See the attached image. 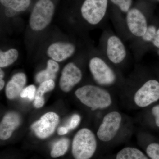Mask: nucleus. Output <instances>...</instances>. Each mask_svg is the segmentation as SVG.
Masks as SVG:
<instances>
[{
  "mask_svg": "<svg viewBox=\"0 0 159 159\" xmlns=\"http://www.w3.org/2000/svg\"><path fill=\"white\" fill-rule=\"evenodd\" d=\"M120 93L129 107L146 109L159 101V80L149 75L144 67L137 66L125 79Z\"/></svg>",
  "mask_w": 159,
  "mask_h": 159,
  "instance_id": "1",
  "label": "nucleus"
},
{
  "mask_svg": "<svg viewBox=\"0 0 159 159\" xmlns=\"http://www.w3.org/2000/svg\"><path fill=\"white\" fill-rule=\"evenodd\" d=\"M89 68L97 85L113 92L121 93L126 78L123 77L121 70L111 64L102 54L91 57L89 60Z\"/></svg>",
  "mask_w": 159,
  "mask_h": 159,
  "instance_id": "2",
  "label": "nucleus"
},
{
  "mask_svg": "<svg viewBox=\"0 0 159 159\" xmlns=\"http://www.w3.org/2000/svg\"><path fill=\"white\" fill-rule=\"evenodd\" d=\"M113 92L100 86L86 84L75 91L77 99L91 110L109 111L114 104Z\"/></svg>",
  "mask_w": 159,
  "mask_h": 159,
  "instance_id": "3",
  "label": "nucleus"
},
{
  "mask_svg": "<svg viewBox=\"0 0 159 159\" xmlns=\"http://www.w3.org/2000/svg\"><path fill=\"white\" fill-rule=\"evenodd\" d=\"M102 43V55L111 64L121 70L126 65L129 57L123 39L108 29L104 31Z\"/></svg>",
  "mask_w": 159,
  "mask_h": 159,
  "instance_id": "4",
  "label": "nucleus"
},
{
  "mask_svg": "<svg viewBox=\"0 0 159 159\" xmlns=\"http://www.w3.org/2000/svg\"><path fill=\"white\" fill-rule=\"evenodd\" d=\"M126 117L117 110H110L102 117L98 129V139L103 142H109L119 135L126 133L128 127Z\"/></svg>",
  "mask_w": 159,
  "mask_h": 159,
  "instance_id": "5",
  "label": "nucleus"
},
{
  "mask_svg": "<svg viewBox=\"0 0 159 159\" xmlns=\"http://www.w3.org/2000/svg\"><path fill=\"white\" fill-rule=\"evenodd\" d=\"M97 147V138L94 133L88 128L81 129L73 139L72 154L75 159H90Z\"/></svg>",
  "mask_w": 159,
  "mask_h": 159,
  "instance_id": "6",
  "label": "nucleus"
},
{
  "mask_svg": "<svg viewBox=\"0 0 159 159\" xmlns=\"http://www.w3.org/2000/svg\"><path fill=\"white\" fill-rule=\"evenodd\" d=\"M149 20L141 9L134 7L126 13L125 28L127 40L133 41L139 39L147 31Z\"/></svg>",
  "mask_w": 159,
  "mask_h": 159,
  "instance_id": "7",
  "label": "nucleus"
},
{
  "mask_svg": "<svg viewBox=\"0 0 159 159\" xmlns=\"http://www.w3.org/2000/svg\"><path fill=\"white\" fill-rule=\"evenodd\" d=\"M54 12V6L51 0H39L33 7L29 18L31 29L40 31L51 23Z\"/></svg>",
  "mask_w": 159,
  "mask_h": 159,
  "instance_id": "8",
  "label": "nucleus"
},
{
  "mask_svg": "<svg viewBox=\"0 0 159 159\" xmlns=\"http://www.w3.org/2000/svg\"><path fill=\"white\" fill-rule=\"evenodd\" d=\"M108 8V0H84L80 7V14L89 25H100L105 19Z\"/></svg>",
  "mask_w": 159,
  "mask_h": 159,
  "instance_id": "9",
  "label": "nucleus"
},
{
  "mask_svg": "<svg viewBox=\"0 0 159 159\" xmlns=\"http://www.w3.org/2000/svg\"><path fill=\"white\" fill-rule=\"evenodd\" d=\"M59 122V117L52 112L47 113L31 126V129L38 138L46 139L54 132Z\"/></svg>",
  "mask_w": 159,
  "mask_h": 159,
  "instance_id": "10",
  "label": "nucleus"
},
{
  "mask_svg": "<svg viewBox=\"0 0 159 159\" xmlns=\"http://www.w3.org/2000/svg\"><path fill=\"white\" fill-rule=\"evenodd\" d=\"M82 77V72L80 68L74 63H69L63 69L60 79V87L63 92H70L80 82Z\"/></svg>",
  "mask_w": 159,
  "mask_h": 159,
  "instance_id": "11",
  "label": "nucleus"
},
{
  "mask_svg": "<svg viewBox=\"0 0 159 159\" xmlns=\"http://www.w3.org/2000/svg\"><path fill=\"white\" fill-rule=\"evenodd\" d=\"M76 49L75 46L71 43L56 42L49 46L47 54L53 60L61 62L72 56Z\"/></svg>",
  "mask_w": 159,
  "mask_h": 159,
  "instance_id": "12",
  "label": "nucleus"
},
{
  "mask_svg": "<svg viewBox=\"0 0 159 159\" xmlns=\"http://www.w3.org/2000/svg\"><path fill=\"white\" fill-rule=\"evenodd\" d=\"M20 119L19 116L14 112L6 114L0 125V138L2 140L9 139L15 130L19 125Z\"/></svg>",
  "mask_w": 159,
  "mask_h": 159,
  "instance_id": "13",
  "label": "nucleus"
},
{
  "mask_svg": "<svg viewBox=\"0 0 159 159\" xmlns=\"http://www.w3.org/2000/svg\"><path fill=\"white\" fill-rule=\"evenodd\" d=\"M26 83L25 74L22 73L15 74L6 85V97L10 99L16 98L20 94Z\"/></svg>",
  "mask_w": 159,
  "mask_h": 159,
  "instance_id": "14",
  "label": "nucleus"
},
{
  "mask_svg": "<svg viewBox=\"0 0 159 159\" xmlns=\"http://www.w3.org/2000/svg\"><path fill=\"white\" fill-rule=\"evenodd\" d=\"M55 87V83L53 80H49L41 83L36 92L33 105L34 107L39 108L42 107L45 103L44 94L53 90Z\"/></svg>",
  "mask_w": 159,
  "mask_h": 159,
  "instance_id": "15",
  "label": "nucleus"
},
{
  "mask_svg": "<svg viewBox=\"0 0 159 159\" xmlns=\"http://www.w3.org/2000/svg\"><path fill=\"white\" fill-rule=\"evenodd\" d=\"M59 69V65L57 61L52 59L49 60L47 62V69L37 74L36 80L38 82L41 83L49 80L54 79Z\"/></svg>",
  "mask_w": 159,
  "mask_h": 159,
  "instance_id": "16",
  "label": "nucleus"
},
{
  "mask_svg": "<svg viewBox=\"0 0 159 159\" xmlns=\"http://www.w3.org/2000/svg\"><path fill=\"white\" fill-rule=\"evenodd\" d=\"M143 121L149 125L159 129V103H155L145 109Z\"/></svg>",
  "mask_w": 159,
  "mask_h": 159,
  "instance_id": "17",
  "label": "nucleus"
},
{
  "mask_svg": "<svg viewBox=\"0 0 159 159\" xmlns=\"http://www.w3.org/2000/svg\"><path fill=\"white\" fill-rule=\"evenodd\" d=\"M116 159H148V158L139 148L126 147L117 153Z\"/></svg>",
  "mask_w": 159,
  "mask_h": 159,
  "instance_id": "18",
  "label": "nucleus"
},
{
  "mask_svg": "<svg viewBox=\"0 0 159 159\" xmlns=\"http://www.w3.org/2000/svg\"><path fill=\"white\" fill-rule=\"evenodd\" d=\"M18 51L15 49H10L8 51H0V67H6L11 65L17 60Z\"/></svg>",
  "mask_w": 159,
  "mask_h": 159,
  "instance_id": "19",
  "label": "nucleus"
},
{
  "mask_svg": "<svg viewBox=\"0 0 159 159\" xmlns=\"http://www.w3.org/2000/svg\"><path fill=\"white\" fill-rule=\"evenodd\" d=\"M1 4L5 7H9L16 12L25 11L29 8L31 0H0Z\"/></svg>",
  "mask_w": 159,
  "mask_h": 159,
  "instance_id": "20",
  "label": "nucleus"
},
{
  "mask_svg": "<svg viewBox=\"0 0 159 159\" xmlns=\"http://www.w3.org/2000/svg\"><path fill=\"white\" fill-rule=\"evenodd\" d=\"M68 139H63L55 143L51 151V156L52 158H56L62 156L66 152L68 148Z\"/></svg>",
  "mask_w": 159,
  "mask_h": 159,
  "instance_id": "21",
  "label": "nucleus"
},
{
  "mask_svg": "<svg viewBox=\"0 0 159 159\" xmlns=\"http://www.w3.org/2000/svg\"><path fill=\"white\" fill-rule=\"evenodd\" d=\"M113 5L119 9V11L126 16V13L132 8L133 0H109Z\"/></svg>",
  "mask_w": 159,
  "mask_h": 159,
  "instance_id": "22",
  "label": "nucleus"
},
{
  "mask_svg": "<svg viewBox=\"0 0 159 159\" xmlns=\"http://www.w3.org/2000/svg\"><path fill=\"white\" fill-rule=\"evenodd\" d=\"M145 151L151 159H159V143L151 142L146 146Z\"/></svg>",
  "mask_w": 159,
  "mask_h": 159,
  "instance_id": "23",
  "label": "nucleus"
},
{
  "mask_svg": "<svg viewBox=\"0 0 159 159\" xmlns=\"http://www.w3.org/2000/svg\"><path fill=\"white\" fill-rule=\"evenodd\" d=\"M35 91L36 89L34 85H29L23 89L20 95L22 98L28 97L30 100H32L35 98Z\"/></svg>",
  "mask_w": 159,
  "mask_h": 159,
  "instance_id": "24",
  "label": "nucleus"
},
{
  "mask_svg": "<svg viewBox=\"0 0 159 159\" xmlns=\"http://www.w3.org/2000/svg\"><path fill=\"white\" fill-rule=\"evenodd\" d=\"M80 121V117L79 115H77V114L73 115L70 120V123L67 126L69 130L74 129L76 128L77 125H79Z\"/></svg>",
  "mask_w": 159,
  "mask_h": 159,
  "instance_id": "25",
  "label": "nucleus"
},
{
  "mask_svg": "<svg viewBox=\"0 0 159 159\" xmlns=\"http://www.w3.org/2000/svg\"><path fill=\"white\" fill-rule=\"evenodd\" d=\"M151 47H153L157 49L158 51H159V26L158 27L157 29L156 34L152 42Z\"/></svg>",
  "mask_w": 159,
  "mask_h": 159,
  "instance_id": "26",
  "label": "nucleus"
},
{
  "mask_svg": "<svg viewBox=\"0 0 159 159\" xmlns=\"http://www.w3.org/2000/svg\"><path fill=\"white\" fill-rule=\"evenodd\" d=\"M5 14H6V16L9 17H13L16 14V12L14 9H11V8L9 7H6L5 10Z\"/></svg>",
  "mask_w": 159,
  "mask_h": 159,
  "instance_id": "27",
  "label": "nucleus"
},
{
  "mask_svg": "<svg viewBox=\"0 0 159 159\" xmlns=\"http://www.w3.org/2000/svg\"><path fill=\"white\" fill-rule=\"evenodd\" d=\"M69 129L68 128L67 126H61V127H59L58 128V134L60 135H62L66 134L68 132Z\"/></svg>",
  "mask_w": 159,
  "mask_h": 159,
  "instance_id": "28",
  "label": "nucleus"
},
{
  "mask_svg": "<svg viewBox=\"0 0 159 159\" xmlns=\"http://www.w3.org/2000/svg\"><path fill=\"white\" fill-rule=\"evenodd\" d=\"M5 86V81L3 79H0V90H2Z\"/></svg>",
  "mask_w": 159,
  "mask_h": 159,
  "instance_id": "29",
  "label": "nucleus"
},
{
  "mask_svg": "<svg viewBox=\"0 0 159 159\" xmlns=\"http://www.w3.org/2000/svg\"><path fill=\"white\" fill-rule=\"evenodd\" d=\"M4 75H5L4 72H3L2 69H1V70H0V79H3V77H4Z\"/></svg>",
  "mask_w": 159,
  "mask_h": 159,
  "instance_id": "30",
  "label": "nucleus"
}]
</instances>
